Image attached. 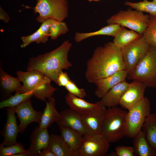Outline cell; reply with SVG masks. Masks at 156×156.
Here are the masks:
<instances>
[{"label": "cell", "instance_id": "cell-1", "mask_svg": "<svg viewBox=\"0 0 156 156\" xmlns=\"http://www.w3.org/2000/svg\"><path fill=\"white\" fill-rule=\"evenodd\" d=\"M124 70L125 68L121 49L113 42H108L95 49L87 62L85 76L89 83H94Z\"/></svg>", "mask_w": 156, "mask_h": 156}, {"label": "cell", "instance_id": "cell-2", "mask_svg": "<svg viewBox=\"0 0 156 156\" xmlns=\"http://www.w3.org/2000/svg\"><path fill=\"white\" fill-rule=\"evenodd\" d=\"M72 45L69 41L65 40L53 50L30 58L27 70L39 71L57 84L60 73L72 66L68 59Z\"/></svg>", "mask_w": 156, "mask_h": 156}, {"label": "cell", "instance_id": "cell-3", "mask_svg": "<svg viewBox=\"0 0 156 156\" xmlns=\"http://www.w3.org/2000/svg\"><path fill=\"white\" fill-rule=\"evenodd\" d=\"M16 74L23 84L19 90L15 92L23 93L32 91L36 98L45 101L46 99L52 97L57 90L51 85V80L39 71L19 70Z\"/></svg>", "mask_w": 156, "mask_h": 156}, {"label": "cell", "instance_id": "cell-4", "mask_svg": "<svg viewBox=\"0 0 156 156\" xmlns=\"http://www.w3.org/2000/svg\"><path fill=\"white\" fill-rule=\"evenodd\" d=\"M127 112L117 106L106 108L102 122L100 134L109 143L125 136Z\"/></svg>", "mask_w": 156, "mask_h": 156}, {"label": "cell", "instance_id": "cell-5", "mask_svg": "<svg viewBox=\"0 0 156 156\" xmlns=\"http://www.w3.org/2000/svg\"><path fill=\"white\" fill-rule=\"evenodd\" d=\"M127 78L141 81L147 87L156 88V47L150 45L147 53Z\"/></svg>", "mask_w": 156, "mask_h": 156}, {"label": "cell", "instance_id": "cell-6", "mask_svg": "<svg viewBox=\"0 0 156 156\" xmlns=\"http://www.w3.org/2000/svg\"><path fill=\"white\" fill-rule=\"evenodd\" d=\"M34 7L24 5L26 8L34 10L35 14L39 15L36 18L42 23L48 19H52L63 21L68 15V0H36Z\"/></svg>", "mask_w": 156, "mask_h": 156}, {"label": "cell", "instance_id": "cell-7", "mask_svg": "<svg viewBox=\"0 0 156 156\" xmlns=\"http://www.w3.org/2000/svg\"><path fill=\"white\" fill-rule=\"evenodd\" d=\"M127 112L125 126V136L133 138L142 130L145 120L151 112L149 99L144 97Z\"/></svg>", "mask_w": 156, "mask_h": 156}, {"label": "cell", "instance_id": "cell-8", "mask_svg": "<svg viewBox=\"0 0 156 156\" xmlns=\"http://www.w3.org/2000/svg\"><path fill=\"white\" fill-rule=\"evenodd\" d=\"M149 21V15L137 10H120L107 21V25L117 24L142 35Z\"/></svg>", "mask_w": 156, "mask_h": 156}, {"label": "cell", "instance_id": "cell-9", "mask_svg": "<svg viewBox=\"0 0 156 156\" xmlns=\"http://www.w3.org/2000/svg\"><path fill=\"white\" fill-rule=\"evenodd\" d=\"M150 46L142 35L121 49L128 76L131 74L139 61L147 53Z\"/></svg>", "mask_w": 156, "mask_h": 156}, {"label": "cell", "instance_id": "cell-10", "mask_svg": "<svg viewBox=\"0 0 156 156\" xmlns=\"http://www.w3.org/2000/svg\"><path fill=\"white\" fill-rule=\"evenodd\" d=\"M109 143L101 134H85L78 149L79 156H104Z\"/></svg>", "mask_w": 156, "mask_h": 156}, {"label": "cell", "instance_id": "cell-11", "mask_svg": "<svg viewBox=\"0 0 156 156\" xmlns=\"http://www.w3.org/2000/svg\"><path fill=\"white\" fill-rule=\"evenodd\" d=\"M14 109L20 122L18 126L19 133H23L31 123L36 122L39 124L40 123L43 112L36 111L33 108L30 98Z\"/></svg>", "mask_w": 156, "mask_h": 156}, {"label": "cell", "instance_id": "cell-12", "mask_svg": "<svg viewBox=\"0 0 156 156\" xmlns=\"http://www.w3.org/2000/svg\"><path fill=\"white\" fill-rule=\"evenodd\" d=\"M106 109V107L103 105L102 102L95 109L86 114L81 115L86 134H100L101 125Z\"/></svg>", "mask_w": 156, "mask_h": 156}, {"label": "cell", "instance_id": "cell-13", "mask_svg": "<svg viewBox=\"0 0 156 156\" xmlns=\"http://www.w3.org/2000/svg\"><path fill=\"white\" fill-rule=\"evenodd\" d=\"M146 87L143 83L137 80H133L129 83L120 101L119 105L121 107L129 110L144 97Z\"/></svg>", "mask_w": 156, "mask_h": 156}, {"label": "cell", "instance_id": "cell-14", "mask_svg": "<svg viewBox=\"0 0 156 156\" xmlns=\"http://www.w3.org/2000/svg\"><path fill=\"white\" fill-rule=\"evenodd\" d=\"M128 74L126 70L118 71L109 77L99 79L94 83L96 88L95 95L102 98L112 88L118 83L126 81Z\"/></svg>", "mask_w": 156, "mask_h": 156}, {"label": "cell", "instance_id": "cell-15", "mask_svg": "<svg viewBox=\"0 0 156 156\" xmlns=\"http://www.w3.org/2000/svg\"><path fill=\"white\" fill-rule=\"evenodd\" d=\"M14 108L8 107L7 109V119L4 129V139L0 146H9L17 143L19 126L17 125Z\"/></svg>", "mask_w": 156, "mask_h": 156}, {"label": "cell", "instance_id": "cell-16", "mask_svg": "<svg viewBox=\"0 0 156 156\" xmlns=\"http://www.w3.org/2000/svg\"><path fill=\"white\" fill-rule=\"evenodd\" d=\"M50 138L47 129H41L39 125L31 134L30 146L27 150L31 156H38L44 148L48 146Z\"/></svg>", "mask_w": 156, "mask_h": 156}, {"label": "cell", "instance_id": "cell-17", "mask_svg": "<svg viewBox=\"0 0 156 156\" xmlns=\"http://www.w3.org/2000/svg\"><path fill=\"white\" fill-rule=\"evenodd\" d=\"M60 116L56 122L59 127H68L81 133L86 134L81 115L69 109L62 111Z\"/></svg>", "mask_w": 156, "mask_h": 156}, {"label": "cell", "instance_id": "cell-18", "mask_svg": "<svg viewBox=\"0 0 156 156\" xmlns=\"http://www.w3.org/2000/svg\"><path fill=\"white\" fill-rule=\"evenodd\" d=\"M52 19H48L42 23L39 28L32 34L21 36L22 44L21 45V47L25 48L33 42L37 44L45 43L50 36L49 27Z\"/></svg>", "mask_w": 156, "mask_h": 156}, {"label": "cell", "instance_id": "cell-19", "mask_svg": "<svg viewBox=\"0 0 156 156\" xmlns=\"http://www.w3.org/2000/svg\"><path fill=\"white\" fill-rule=\"evenodd\" d=\"M65 100L70 109L81 115L86 114L95 109L102 103L101 100L95 103H89L68 92L65 96Z\"/></svg>", "mask_w": 156, "mask_h": 156}, {"label": "cell", "instance_id": "cell-20", "mask_svg": "<svg viewBox=\"0 0 156 156\" xmlns=\"http://www.w3.org/2000/svg\"><path fill=\"white\" fill-rule=\"evenodd\" d=\"M129 84L125 81L113 87L101 98L103 105L107 108L116 107L119 105L120 100Z\"/></svg>", "mask_w": 156, "mask_h": 156}, {"label": "cell", "instance_id": "cell-21", "mask_svg": "<svg viewBox=\"0 0 156 156\" xmlns=\"http://www.w3.org/2000/svg\"><path fill=\"white\" fill-rule=\"evenodd\" d=\"M48 147L56 156H77L61 135H50Z\"/></svg>", "mask_w": 156, "mask_h": 156}, {"label": "cell", "instance_id": "cell-22", "mask_svg": "<svg viewBox=\"0 0 156 156\" xmlns=\"http://www.w3.org/2000/svg\"><path fill=\"white\" fill-rule=\"evenodd\" d=\"M133 139L134 155L138 156H156V149L149 144L142 130Z\"/></svg>", "mask_w": 156, "mask_h": 156}, {"label": "cell", "instance_id": "cell-23", "mask_svg": "<svg viewBox=\"0 0 156 156\" xmlns=\"http://www.w3.org/2000/svg\"><path fill=\"white\" fill-rule=\"evenodd\" d=\"M45 101L46 106L42 114L39 126L41 129H47L52 124L56 122L60 116L55 108V101L51 97Z\"/></svg>", "mask_w": 156, "mask_h": 156}, {"label": "cell", "instance_id": "cell-24", "mask_svg": "<svg viewBox=\"0 0 156 156\" xmlns=\"http://www.w3.org/2000/svg\"><path fill=\"white\" fill-rule=\"evenodd\" d=\"M61 135L72 150L79 156L78 149L83 135L78 131L68 127H59Z\"/></svg>", "mask_w": 156, "mask_h": 156}, {"label": "cell", "instance_id": "cell-25", "mask_svg": "<svg viewBox=\"0 0 156 156\" xmlns=\"http://www.w3.org/2000/svg\"><path fill=\"white\" fill-rule=\"evenodd\" d=\"M122 26L117 24L108 25L99 30L88 33L77 32L74 39L77 42H79L89 37L97 35H104L114 37Z\"/></svg>", "mask_w": 156, "mask_h": 156}, {"label": "cell", "instance_id": "cell-26", "mask_svg": "<svg viewBox=\"0 0 156 156\" xmlns=\"http://www.w3.org/2000/svg\"><path fill=\"white\" fill-rule=\"evenodd\" d=\"M142 129L149 144L156 149V113H151L146 117Z\"/></svg>", "mask_w": 156, "mask_h": 156}, {"label": "cell", "instance_id": "cell-27", "mask_svg": "<svg viewBox=\"0 0 156 156\" xmlns=\"http://www.w3.org/2000/svg\"><path fill=\"white\" fill-rule=\"evenodd\" d=\"M140 35L137 32L121 27L114 36L113 43L120 49L127 45Z\"/></svg>", "mask_w": 156, "mask_h": 156}, {"label": "cell", "instance_id": "cell-28", "mask_svg": "<svg viewBox=\"0 0 156 156\" xmlns=\"http://www.w3.org/2000/svg\"><path fill=\"white\" fill-rule=\"evenodd\" d=\"M0 81L2 87L8 93L18 92L21 85L19 78L9 75L0 68Z\"/></svg>", "mask_w": 156, "mask_h": 156}, {"label": "cell", "instance_id": "cell-29", "mask_svg": "<svg viewBox=\"0 0 156 156\" xmlns=\"http://www.w3.org/2000/svg\"><path fill=\"white\" fill-rule=\"evenodd\" d=\"M33 96L32 91L23 93L16 92L14 95L0 102V109L5 107L15 108Z\"/></svg>", "mask_w": 156, "mask_h": 156}, {"label": "cell", "instance_id": "cell-30", "mask_svg": "<svg viewBox=\"0 0 156 156\" xmlns=\"http://www.w3.org/2000/svg\"><path fill=\"white\" fill-rule=\"evenodd\" d=\"M125 4L138 11L147 12L150 15L156 17V4L153 1L144 0L137 3L126 1Z\"/></svg>", "mask_w": 156, "mask_h": 156}, {"label": "cell", "instance_id": "cell-31", "mask_svg": "<svg viewBox=\"0 0 156 156\" xmlns=\"http://www.w3.org/2000/svg\"><path fill=\"white\" fill-rule=\"evenodd\" d=\"M142 35L150 45L156 47V17L149 15L148 25Z\"/></svg>", "mask_w": 156, "mask_h": 156}, {"label": "cell", "instance_id": "cell-32", "mask_svg": "<svg viewBox=\"0 0 156 156\" xmlns=\"http://www.w3.org/2000/svg\"><path fill=\"white\" fill-rule=\"evenodd\" d=\"M50 37L52 40L56 39L59 36L68 31L66 24L63 21L53 19L50 24Z\"/></svg>", "mask_w": 156, "mask_h": 156}, {"label": "cell", "instance_id": "cell-33", "mask_svg": "<svg viewBox=\"0 0 156 156\" xmlns=\"http://www.w3.org/2000/svg\"><path fill=\"white\" fill-rule=\"evenodd\" d=\"M24 146L18 143L7 146H0V156H14L15 155L25 152Z\"/></svg>", "mask_w": 156, "mask_h": 156}, {"label": "cell", "instance_id": "cell-34", "mask_svg": "<svg viewBox=\"0 0 156 156\" xmlns=\"http://www.w3.org/2000/svg\"><path fill=\"white\" fill-rule=\"evenodd\" d=\"M65 88L68 92L79 97L83 99L87 96L85 90L79 88L75 83L70 79Z\"/></svg>", "mask_w": 156, "mask_h": 156}, {"label": "cell", "instance_id": "cell-35", "mask_svg": "<svg viewBox=\"0 0 156 156\" xmlns=\"http://www.w3.org/2000/svg\"><path fill=\"white\" fill-rule=\"evenodd\" d=\"M116 152L118 156H134V151L133 147L119 146L115 148Z\"/></svg>", "mask_w": 156, "mask_h": 156}, {"label": "cell", "instance_id": "cell-36", "mask_svg": "<svg viewBox=\"0 0 156 156\" xmlns=\"http://www.w3.org/2000/svg\"><path fill=\"white\" fill-rule=\"evenodd\" d=\"M70 80L67 73L62 71L58 76L57 84L60 86L65 87Z\"/></svg>", "mask_w": 156, "mask_h": 156}, {"label": "cell", "instance_id": "cell-37", "mask_svg": "<svg viewBox=\"0 0 156 156\" xmlns=\"http://www.w3.org/2000/svg\"><path fill=\"white\" fill-rule=\"evenodd\" d=\"M0 19L5 23H8L10 20L8 14L1 7H0Z\"/></svg>", "mask_w": 156, "mask_h": 156}, {"label": "cell", "instance_id": "cell-38", "mask_svg": "<svg viewBox=\"0 0 156 156\" xmlns=\"http://www.w3.org/2000/svg\"><path fill=\"white\" fill-rule=\"evenodd\" d=\"M38 156H56L52 152L48 147L43 149L39 153Z\"/></svg>", "mask_w": 156, "mask_h": 156}, {"label": "cell", "instance_id": "cell-39", "mask_svg": "<svg viewBox=\"0 0 156 156\" xmlns=\"http://www.w3.org/2000/svg\"><path fill=\"white\" fill-rule=\"evenodd\" d=\"M89 2H91L92 1H100V0H88Z\"/></svg>", "mask_w": 156, "mask_h": 156}, {"label": "cell", "instance_id": "cell-40", "mask_svg": "<svg viewBox=\"0 0 156 156\" xmlns=\"http://www.w3.org/2000/svg\"><path fill=\"white\" fill-rule=\"evenodd\" d=\"M152 1L156 4V0H153Z\"/></svg>", "mask_w": 156, "mask_h": 156}]
</instances>
